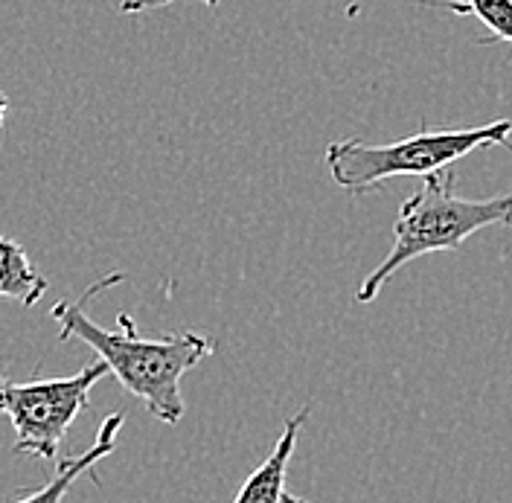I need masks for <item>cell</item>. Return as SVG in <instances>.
Instances as JSON below:
<instances>
[{
    "label": "cell",
    "instance_id": "6da1fadb",
    "mask_svg": "<svg viewBox=\"0 0 512 503\" xmlns=\"http://www.w3.org/2000/svg\"><path fill=\"white\" fill-rule=\"evenodd\" d=\"M123 274H111L105 280L91 285L76 303L62 300L50 309V317L59 323V341H82L96 352V358L108 367V373L126 387L131 396H137L149 413L166 422L178 425L184 416V396L181 381L198 367L204 358L213 355L216 341L201 332H172L166 338H143L128 315L117 317L120 329H102L96 320L88 317L85 303L96 291H105L111 285L123 283Z\"/></svg>",
    "mask_w": 512,
    "mask_h": 503
},
{
    "label": "cell",
    "instance_id": "7a4b0ae2",
    "mask_svg": "<svg viewBox=\"0 0 512 503\" xmlns=\"http://www.w3.org/2000/svg\"><path fill=\"white\" fill-rule=\"evenodd\" d=\"M454 169L422 178V184L405 204L393 224V248L358 285L355 303H373L384 283L408 262L428 253H457L466 239L486 227H512V192L492 198L454 195Z\"/></svg>",
    "mask_w": 512,
    "mask_h": 503
},
{
    "label": "cell",
    "instance_id": "3957f363",
    "mask_svg": "<svg viewBox=\"0 0 512 503\" xmlns=\"http://www.w3.org/2000/svg\"><path fill=\"white\" fill-rule=\"evenodd\" d=\"M510 134V120H495L475 128H422L411 137L387 143L335 140L326 146V166L338 187L364 195L393 178L437 175L478 149L510 146Z\"/></svg>",
    "mask_w": 512,
    "mask_h": 503
},
{
    "label": "cell",
    "instance_id": "277c9868",
    "mask_svg": "<svg viewBox=\"0 0 512 503\" xmlns=\"http://www.w3.org/2000/svg\"><path fill=\"white\" fill-rule=\"evenodd\" d=\"M105 376L108 367L94 361L64 378H35L24 384L0 378V413H6L15 428V454L53 463L70 425L88 408L94 384Z\"/></svg>",
    "mask_w": 512,
    "mask_h": 503
},
{
    "label": "cell",
    "instance_id": "5b68a950",
    "mask_svg": "<svg viewBox=\"0 0 512 503\" xmlns=\"http://www.w3.org/2000/svg\"><path fill=\"white\" fill-rule=\"evenodd\" d=\"M309 419V408H300L286 422L280 440L274 442V448L265 454V460L254 469V474L242 483L239 495L233 503H280L286 495V477L294 448H297V437L303 431Z\"/></svg>",
    "mask_w": 512,
    "mask_h": 503
},
{
    "label": "cell",
    "instance_id": "8992f818",
    "mask_svg": "<svg viewBox=\"0 0 512 503\" xmlns=\"http://www.w3.org/2000/svg\"><path fill=\"white\" fill-rule=\"evenodd\" d=\"M123 425H126V413H108L105 422L99 425L96 442L85 451V454H76V457L62 460L56 474H53L41 489H35L32 495H24V498H18V501L12 503H62L64 495L73 489V483H76L82 474H91V477H94L96 463L105 460L108 454H114V448H117V434L123 431Z\"/></svg>",
    "mask_w": 512,
    "mask_h": 503
},
{
    "label": "cell",
    "instance_id": "52a82bcc",
    "mask_svg": "<svg viewBox=\"0 0 512 503\" xmlns=\"http://www.w3.org/2000/svg\"><path fill=\"white\" fill-rule=\"evenodd\" d=\"M47 294V277L35 268L30 253L15 239L0 236V297L35 306Z\"/></svg>",
    "mask_w": 512,
    "mask_h": 503
},
{
    "label": "cell",
    "instance_id": "ba28073f",
    "mask_svg": "<svg viewBox=\"0 0 512 503\" xmlns=\"http://www.w3.org/2000/svg\"><path fill=\"white\" fill-rule=\"evenodd\" d=\"M428 6L446 9L454 15H475L489 35L480 41L486 44H512V0H428Z\"/></svg>",
    "mask_w": 512,
    "mask_h": 503
},
{
    "label": "cell",
    "instance_id": "9c48e42d",
    "mask_svg": "<svg viewBox=\"0 0 512 503\" xmlns=\"http://www.w3.org/2000/svg\"><path fill=\"white\" fill-rule=\"evenodd\" d=\"M172 3H184V0H120V12L137 15V12H149V9L172 6ZM195 3H204V6H210V9L219 6V0H195Z\"/></svg>",
    "mask_w": 512,
    "mask_h": 503
},
{
    "label": "cell",
    "instance_id": "30bf717a",
    "mask_svg": "<svg viewBox=\"0 0 512 503\" xmlns=\"http://www.w3.org/2000/svg\"><path fill=\"white\" fill-rule=\"evenodd\" d=\"M6 111H9V96L0 91V128L6 123Z\"/></svg>",
    "mask_w": 512,
    "mask_h": 503
},
{
    "label": "cell",
    "instance_id": "8fae6325",
    "mask_svg": "<svg viewBox=\"0 0 512 503\" xmlns=\"http://www.w3.org/2000/svg\"><path fill=\"white\" fill-rule=\"evenodd\" d=\"M280 503H309V501H306V498H297V495H288V492H286V495H283V501H280Z\"/></svg>",
    "mask_w": 512,
    "mask_h": 503
}]
</instances>
